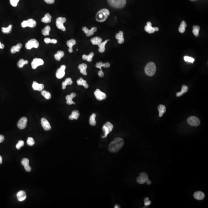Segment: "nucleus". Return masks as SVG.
I'll list each match as a JSON object with an SVG mask.
<instances>
[{"label": "nucleus", "instance_id": "obj_41", "mask_svg": "<svg viewBox=\"0 0 208 208\" xmlns=\"http://www.w3.org/2000/svg\"><path fill=\"white\" fill-rule=\"evenodd\" d=\"M42 95H43L46 99H49L51 98V94L50 92H49L46 91L45 90L41 91V92Z\"/></svg>", "mask_w": 208, "mask_h": 208}, {"label": "nucleus", "instance_id": "obj_61", "mask_svg": "<svg viewBox=\"0 0 208 208\" xmlns=\"http://www.w3.org/2000/svg\"><path fill=\"white\" fill-rule=\"evenodd\" d=\"M147 182L148 185H150L151 184V183H152V182H151L150 180H148L147 181Z\"/></svg>", "mask_w": 208, "mask_h": 208}, {"label": "nucleus", "instance_id": "obj_27", "mask_svg": "<svg viewBox=\"0 0 208 208\" xmlns=\"http://www.w3.org/2000/svg\"><path fill=\"white\" fill-rule=\"evenodd\" d=\"M102 39L99 37H96L92 38L91 39V42L93 45H97L101 43Z\"/></svg>", "mask_w": 208, "mask_h": 208}, {"label": "nucleus", "instance_id": "obj_19", "mask_svg": "<svg viewBox=\"0 0 208 208\" xmlns=\"http://www.w3.org/2000/svg\"><path fill=\"white\" fill-rule=\"evenodd\" d=\"M193 196L196 200H201L204 199L205 195L203 192L201 191H197L194 193Z\"/></svg>", "mask_w": 208, "mask_h": 208}, {"label": "nucleus", "instance_id": "obj_46", "mask_svg": "<svg viewBox=\"0 0 208 208\" xmlns=\"http://www.w3.org/2000/svg\"><path fill=\"white\" fill-rule=\"evenodd\" d=\"M24 141L22 140H20L19 141L18 144L16 145V148L18 150H19L21 149V147H23L24 145Z\"/></svg>", "mask_w": 208, "mask_h": 208}, {"label": "nucleus", "instance_id": "obj_26", "mask_svg": "<svg viewBox=\"0 0 208 208\" xmlns=\"http://www.w3.org/2000/svg\"><path fill=\"white\" fill-rule=\"evenodd\" d=\"M52 17L49 13L46 14L44 18L42 19L41 21L45 23H48L51 21Z\"/></svg>", "mask_w": 208, "mask_h": 208}, {"label": "nucleus", "instance_id": "obj_20", "mask_svg": "<svg viewBox=\"0 0 208 208\" xmlns=\"http://www.w3.org/2000/svg\"><path fill=\"white\" fill-rule=\"evenodd\" d=\"M76 43V40L75 39H70V40H69L67 42V45L69 47L68 51L69 53H72V51H73L72 46L75 45Z\"/></svg>", "mask_w": 208, "mask_h": 208}, {"label": "nucleus", "instance_id": "obj_30", "mask_svg": "<svg viewBox=\"0 0 208 208\" xmlns=\"http://www.w3.org/2000/svg\"><path fill=\"white\" fill-rule=\"evenodd\" d=\"M77 83L78 85H82L84 86L85 88H87L89 87L88 84L86 83V81L84 80L81 77L77 81Z\"/></svg>", "mask_w": 208, "mask_h": 208}, {"label": "nucleus", "instance_id": "obj_59", "mask_svg": "<svg viewBox=\"0 0 208 208\" xmlns=\"http://www.w3.org/2000/svg\"><path fill=\"white\" fill-rule=\"evenodd\" d=\"M106 67H110V64L108 63V62H107L106 63Z\"/></svg>", "mask_w": 208, "mask_h": 208}, {"label": "nucleus", "instance_id": "obj_28", "mask_svg": "<svg viewBox=\"0 0 208 208\" xmlns=\"http://www.w3.org/2000/svg\"><path fill=\"white\" fill-rule=\"evenodd\" d=\"M72 81L70 77L66 79L62 83V89H66V86L67 85H71L72 84Z\"/></svg>", "mask_w": 208, "mask_h": 208}, {"label": "nucleus", "instance_id": "obj_18", "mask_svg": "<svg viewBox=\"0 0 208 208\" xmlns=\"http://www.w3.org/2000/svg\"><path fill=\"white\" fill-rule=\"evenodd\" d=\"M17 197L19 201H24L26 198L27 196L26 192L24 191H20L17 194Z\"/></svg>", "mask_w": 208, "mask_h": 208}, {"label": "nucleus", "instance_id": "obj_45", "mask_svg": "<svg viewBox=\"0 0 208 208\" xmlns=\"http://www.w3.org/2000/svg\"><path fill=\"white\" fill-rule=\"evenodd\" d=\"M96 67L97 68L100 69V70H102L101 67H106V63H102V62H97L96 65Z\"/></svg>", "mask_w": 208, "mask_h": 208}, {"label": "nucleus", "instance_id": "obj_33", "mask_svg": "<svg viewBox=\"0 0 208 208\" xmlns=\"http://www.w3.org/2000/svg\"><path fill=\"white\" fill-rule=\"evenodd\" d=\"M186 26L187 25H186V23L184 21H183L181 23L179 29H178L179 32L181 33H184L185 31V28H186Z\"/></svg>", "mask_w": 208, "mask_h": 208}, {"label": "nucleus", "instance_id": "obj_32", "mask_svg": "<svg viewBox=\"0 0 208 208\" xmlns=\"http://www.w3.org/2000/svg\"><path fill=\"white\" fill-rule=\"evenodd\" d=\"M64 52L62 51H59L57 52L56 54L54 55V57L56 60L57 61H60L61 58L64 56Z\"/></svg>", "mask_w": 208, "mask_h": 208}, {"label": "nucleus", "instance_id": "obj_5", "mask_svg": "<svg viewBox=\"0 0 208 208\" xmlns=\"http://www.w3.org/2000/svg\"><path fill=\"white\" fill-rule=\"evenodd\" d=\"M113 128V126L111 123L107 122L102 127V130L104 132V134L102 135V137L105 138L107 136L108 134L111 132Z\"/></svg>", "mask_w": 208, "mask_h": 208}, {"label": "nucleus", "instance_id": "obj_10", "mask_svg": "<svg viewBox=\"0 0 208 208\" xmlns=\"http://www.w3.org/2000/svg\"><path fill=\"white\" fill-rule=\"evenodd\" d=\"M66 67L65 65H62L61 67L59 68L56 72V75L57 78L59 79H61L64 77L65 75V70Z\"/></svg>", "mask_w": 208, "mask_h": 208}, {"label": "nucleus", "instance_id": "obj_14", "mask_svg": "<svg viewBox=\"0 0 208 208\" xmlns=\"http://www.w3.org/2000/svg\"><path fill=\"white\" fill-rule=\"evenodd\" d=\"M28 120L25 117L22 118L19 121L18 123V127L20 129H24L27 125Z\"/></svg>", "mask_w": 208, "mask_h": 208}, {"label": "nucleus", "instance_id": "obj_29", "mask_svg": "<svg viewBox=\"0 0 208 208\" xmlns=\"http://www.w3.org/2000/svg\"><path fill=\"white\" fill-rule=\"evenodd\" d=\"M158 110L159 111V116L160 117H162L163 114L165 113L166 111V107L164 105H160L158 107Z\"/></svg>", "mask_w": 208, "mask_h": 208}, {"label": "nucleus", "instance_id": "obj_13", "mask_svg": "<svg viewBox=\"0 0 208 208\" xmlns=\"http://www.w3.org/2000/svg\"><path fill=\"white\" fill-rule=\"evenodd\" d=\"M44 62L43 60L40 58H35L33 59L32 63L31 66L33 69H36L38 66L43 65Z\"/></svg>", "mask_w": 208, "mask_h": 208}, {"label": "nucleus", "instance_id": "obj_1", "mask_svg": "<svg viewBox=\"0 0 208 208\" xmlns=\"http://www.w3.org/2000/svg\"><path fill=\"white\" fill-rule=\"evenodd\" d=\"M124 142L121 138H117L113 140L109 146V150L112 153L118 152L123 147Z\"/></svg>", "mask_w": 208, "mask_h": 208}, {"label": "nucleus", "instance_id": "obj_34", "mask_svg": "<svg viewBox=\"0 0 208 208\" xmlns=\"http://www.w3.org/2000/svg\"><path fill=\"white\" fill-rule=\"evenodd\" d=\"M96 115L95 113H93V114L90 116V118H89V124L91 126H95L96 125V122L95 120V118H96Z\"/></svg>", "mask_w": 208, "mask_h": 208}, {"label": "nucleus", "instance_id": "obj_43", "mask_svg": "<svg viewBox=\"0 0 208 208\" xmlns=\"http://www.w3.org/2000/svg\"><path fill=\"white\" fill-rule=\"evenodd\" d=\"M27 143L28 145L32 146L34 145L35 142L33 138L31 137H29L27 140Z\"/></svg>", "mask_w": 208, "mask_h": 208}, {"label": "nucleus", "instance_id": "obj_36", "mask_svg": "<svg viewBox=\"0 0 208 208\" xmlns=\"http://www.w3.org/2000/svg\"><path fill=\"white\" fill-rule=\"evenodd\" d=\"M51 30V28L49 26H47L42 31V33L43 35L45 36L49 35V32Z\"/></svg>", "mask_w": 208, "mask_h": 208}, {"label": "nucleus", "instance_id": "obj_25", "mask_svg": "<svg viewBox=\"0 0 208 208\" xmlns=\"http://www.w3.org/2000/svg\"><path fill=\"white\" fill-rule=\"evenodd\" d=\"M108 41V40H105V41L103 42H101V43H100V44H98V47L99 48L98 49V51H99L100 53H104L105 51V45H106V44L107 43Z\"/></svg>", "mask_w": 208, "mask_h": 208}, {"label": "nucleus", "instance_id": "obj_53", "mask_svg": "<svg viewBox=\"0 0 208 208\" xmlns=\"http://www.w3.org/2000/svg\"><path fill=\"white\" fill-rule=\"evenodd\" d=\"M98 74L100 77H103L104 75V72H102V70H100V71H98Z\"/></svg>", "mask_w": 208, "mask_h": 208}, {"label": "nucleus", "instance_id": "obj_8", "mask_svg": "<svg viewBox=\"0 0 208 208\" xmlns=\"http://www.w3.org/2000/svg\"><path fill=\"white\" fill-rule=\"evenodd\" d=\"M66 21V19L65 18L59 17L57 19L56 21V25L59 29H61L63 31H66V28L64 26L63 24Z\"/></svg>", "mask_w": 208, "mask_h": 208}, {"label": "nucleus", "instance_id": "obj_7", "mask_svg": "<svg viewBox=\"0 0 208 208\" xmlns=\"http://www.w3.org/2000/svg\"><path fill=\"white\" fill-rule=\"evenodd\" d=\"M21 26L22 28H25L29 27L31 28H33L36 25V22L35 20L32 19H28L27 21H24L21 23Z\"/></svg>", "mask_w": 208, "mask_h": 208}, {"label": "nucleus", "instance_id": "obj_55", "mask_svg": "<svg viewBox=\"0 0 208 208\" xmlns=\"http://www.w3.org/2000/svg\"><path fill=\"white\" fill-rule=\"evenodd\" d=\"M57 43H58V41L56 40V39H52L51 40V43L54 44H56Z\"/></svg>", "mask_w": 208, "mask_h": 208}, {"label": "nucleus", "instance_id": "obj_17", "mask_svg": "<svg viewBox=\"0 0 208 208\" xmlns=\"http://www.w3.org/2000/svg\"><path fill=\"white\" fill-rule=\"evenodd\" d=\"M32 87L34 90L35 91H42L44 88V85L42 84H38L36 82L34 81L33 82Z\"/></svg>", "mask_w": 208, "mask_h": 208}, {"label": "nucleus", "instance_id": "obj_31", "mask_svg": "<svg viewBox=\"0 0 208 208\" xmlns=\"http://www.w3.org/2000/svg\"><path fill=\"white\" fill-rule=\"evenodd\" d=\"M94 54L93 52L90 53L88 55H86L85 54L82 55V58L84 60H86L88 62H91L92 60V58Z\"/></svg>", "mask_w": 208, "mask_h": 208}, {"label": "nucleus", "instance_id": "obj_6", "mask_svg": "<svg viewBox=\"0 0 208 208\" xmlns=\"http://www.w3.org/2000/svg\"><path fill=\"white\" fill-rule=\"evenodd\" d=\"M39 46V43L38 42L37 40L34 39H31L25 45L26 48L28 50H30L33 48H38Z\"/></svg>", "mask_w": 208, "mask_h": 208}, {"label": "nucleus", "instance_id": "obj_58", "mask_svg": "<svg viewBox=\"0 0 208 208\" xmlns=\"http://www.w3.org/2000/svg\"><path fill=\"white\" fill-rule=\"evenodd\" d=\"M70 95H71V96L72 97H73V98L74 97H75L76 96V93H74V92H72Z\"/></svg>", "mask_w": 208, "mask_h": 208}, {"label": "nucleus", "instance_id": "obj_47", "mask_svg": "<svg viewBox=\"0 0 208 208\" xmlns=\"http://www.w3.org/2000/svg\"><path fill=\"white\" fill-rule=\"evenodd\" d=\"M19 0H10V4L13 7H16Z\"/></svg>", "mask_w": 208, "mask_h": 208}, {"label": "nucleus", "instance_id": "obj_49", "mask_svg": "<svg viewBox=\"0 0 208 208\" xmlns=\"http://www.w3.org/2000/svg\"><path fill=\"white\" fill-rule=\"evenodd\" d=\"M144 202H145V206H148L151 203L150 201L149 200L148 198H146L144 199Z\"/></svg>", "mask_w": 208, "mask_h": 208}, {"label": "nucleus", "instance_id": "obj_22", "mask_svg": "<svg viewBox=\"0 0 208 208\" xmlns=\"http://www.w3.org/2000/svg\"><path fill=\"white\" fill-rule=\"evenodd\" d=\"M87 68V65L84 63L79 65L78 68L80 70V72L84 75H87L86 72V69Z\"/></svg>", "mask_w": 208, "mask_h": 208}, {"label": "nucleus", "instance_id": "obj_3", "mask_svg": "<svg viewBox=\"0 0 208 208\" xmlns=\"http://www.w3.org/2000/svg\"><path fill=\"white\" fill-rule=\"evenodd\" d=\"M108 3L112 7L116 9H122L126 4V0H108Z\"/></svg>", "mask_w": 208, "mask_h": 208}, {"label": "nucleus", "instance_id": "obj_16", "mask_svg": "<svg viewBox=\"0 0 208 208\" xmlns=\"http://www.w3.org/2000/svg\"><path fill=\"white\" fill-rule=\"evenodd\" d=\"M21 164L24 166L25 170L28 172H30L31 170V168L29 165V160L28 158H24L22 160Z\"/></svg>", "mask_w": 208, "mask_h": 208}, {"label": "nucleus", "instance_id": "obj_40", "mask_svg": "<svg viewBox=\"0 0 208 208\" xmlns=\"http://www.w3.org/2000/svg\"><path fill=\"white\" fill-rule=\"evenodd\" d=\"M97 30V28L96 27H93L91 29V30L88 29L86 35L87 37H89L93 35L94 32H96Z\"/></svg>", "mask_w": 208, "mask_h": 208}, {"label": "nucleus", "instance_id": "obj_50", "mask_svg": "<svg viewBox=\"0 0 208 208\" xmlns=\"http://www.w3.org/2000/svg\"><path fill=\"white\" fill-rule=\"evenodd\" d=\"M140 176H142L143 177L145 178L146 179H148V175L146 173L142 172V173H140Z\"/></svg>", "mask_w": 208, "mask_h": 208}, {"label": "nucleus", "instance_id": "obj_51", "mask_svg": "<svg viewBox=\"0 0 208 208\" xmlns=\"http://www.w3.org/2000/svg\"><path fill=\"white\" fill-rule=\"evenodd\" d=\"M51 39L49 38H46L44 39V41L46 44H48L51 43Z\"/></svg>", "mask_w": 208, "mask_h": 208}, {"label": "nucleus", "instance_id": "obj_48", "mask_svg": "<svg viewBox=\"0 0 208 208\" xmlns=\"http://www.w3.org/2000/svg\"><path fill=\"white\" fill-rule=\"evenodd\" d=\"M188 87L186 86V85H184L181 87V92L183 94L184 93H186L188 91Z\"/></svg>", "mask_w": 208, "mask_h": 208}, {"label": "nucleus", "instance_id": "obj_63", "mask_svg": "<svg viewBox=\"0 0 208 208\" xmlns=\"http://www.w3.org/2000/svg\"><path fill=\"white\" fill-rule=\"evenodd\" d=\"M190 1H192V2H194V1H196L197 0H190Z\"/></svg>", "mask_w": 208, "mask_h": 208}, {"label": "nucleus", "instance_id": "obj_37", "mask_svg": "<svg viewBox=\"0 0 208 208\" xmlns=\"http://www.w3.org/2000/svg\"><path fill=\"white\" fill-rule=\"evenodd\" d=\"M28 61L27 60H24L23 59H21L17 64L18 67L19 68H22L24 66L25 64H28Z\"/></svg>", "mask_w": 208, "mask_h": 208}, {"label": "nucleus", "instance_id": "obj_62", "mask_svg": "<svg viewBox=\"0 0 208 208\" xmlns=\"http://www.w3.org/2000/svg\"><path fill=\"white\" fill-rule=\"evenodd\" d=\"M120 206L118 205H116L115 206V208H120Z\"/></svg>", "mask_w": 208, "mask_h": 208}, {"label": "nucleus", "instance_id": "obj_38", "mask_svg": "<svg viewBox=\"0 0 208 208\" xmlns=\"http://www.w3.org/2000/svg\"><path fill=\"white\" fill-rule=\"evenodd\" d=\"M149 179H147L143 177L142 176H140L137 178V182L139 184H143L147 182Z\"/></svg>", "mask_w": 208, "mask_h": 208}, {"label": "nucleus", "instance_id": "obj_56", "mask_svg": "<svg viewBox=\"0 0 208 208\" xmlns=\"http://www.w3.org/2000/svg\"><path fill=\"white\" fill-rule=\"evenodd\" d=\"M182 95V92H181V91L179 92H177V93L176 94V96L177 97L180 96H181Z\"/></svg>", "mask_w": 208, "mask_h": 208}, {"label": "nucleus", "instance_id": "obj_52", "mask_svg": "<svg viewBox=\"0 0 208 208\" xmlns=\"http://www.w3.org/2000/svg\"><path fill=\"white\" fill-rule=\"evenodd\" d=\"M44 1L48 4H53L54 2V0H44Z\"/></svg>", "mask_w": 208, "mask_h": 208}, {"label": "nucleus", "instance_id": "obj_42", "mask_svg": "<svg viewBox=\"0 0 208 208\" xmlns=\"http://www.w3.org/2000/svg\"><path fill=\"white\" fill-rule=\"evenodd\" d=\"M73 97H72L71 95H68L66 96V97L67 100L66 103L68 105H71L72 104H75V103L72 101V99Z\"/></svg>", "mask_w": 208, "mask_h": 208}, {"label": "nucleus", "instance_id": "obj_4", "mask_svg": "<svg viewBox=\"0 0 208 208\" xmlns=\"http://www.w3.org/2000/svg\"><path fill=\"white\" fill-rule=\"evenodd\" d=\"M145 72L147 75L152 76L155 73L156 66L153 62H150L146 65L145 68Z\"/></svg>", "mask_w": 208, "mask_h": 208}, {"label": "nucleus", "instance_id": "obj_9", "mask_svg": "<svg viewBox=\"0 0 208 208\" xmlns=\"http://www.w3.org/2000/svg\"><path fill=\"white\" fill-rule=\"evenodd\" d=\"M187 122L189 125L193 126H198L200 123V120L198 118L191 116L187 119Z\"/></svg>", "mask_w": 208, "mask_h": 208}, {"label": "nucleus", "instance_id": "obj_54", "mask_svg": "<svg viewBox=\"0 0 208 208\" xmlns=\"http://www.w3.org/2000/svg\"><path fill=\"white\" fill-rule=\"evenodd\" d=\"M4 140V137L2 135H0V143L3 142Z\"/></svg>", "mask_w": 208, "mask_h": 208}, {"label": "nucleus", "instance_id": "obj_23", "mask_svg": "<svg viewBox=\"0 0 208 208\" xmlns=\"http://www.w3.org/2000/svg\"><path fill=\"white\" fill-rule=\"evenodd\" d=\"M22 47V44L21 43L18 44L16 45V46H14L11 48V53L14 54L16 53V52H18L20 51V49H21Z\"/></svg>", "mask_w": 208, "mask_h": 208}, {"label": "nucleus", "instance_id": "obj_2", "mask_svg": "<svg viewBox=\"0 0 208 208\" xmlns=\"http://www.w3.org/2000/svg\"><path fill=\"white\" fill-rule=\"evenodd\" d=\"M110 14V13L108 9H103L98 11L96 14V20L100 23L104 22L107 19Z\"/></svg>", "mask_w": 208, "mask_h": 208}, {"label": "nucleus", "instance_id": "obj_44", "mask_svg": "<svg viewBox=\"0 0 208 208\" xmlns=\"http://www.w3.org/2000/svg\"><path fill=\"white\" fill-rule=\"evenodd\" d=\"M184 59L185 61L191 62V63H193V62L195 61V59L194 58L190 57L187 56L184 57Z\"/></svg>", "mask_w": 208, "mask_h": 208}, {"label": "nucleus", "instance_id": "obj_24", "mask_svg": "<svg viewBox=\"0 0 208 208\" xmlns=\"http://www.w3.org/2000/svg\"><path fill=\"white\" fill-rule=\"evenodd\" d=\"M79 116V112L77 110H74L72 112L71 115L69 117L70 120H73V119L77 120Z\"/></svg>", "mask_w": 208, "mask_h": 208}, {"label": "nucleus", "instance_id": "obj_21", "mask_svg": "<svg viewBox=\"0 0 208 208\" xmlns=\"http://www.w3.org/2000/svg\"><path fill=\"white\" fill-rule=\"evenodd\" d=\"M116 38L118 40V43L120 44L124 43V39L123 37V33L122 31H120L116 35Z\"/></svg>", "mask_w": 208, "mask_h": 208}, {"label": "nucleus", "instance_id": "obj_57", "mask_svg": "<svg viewBox=\"0 0 208 208\" xmlns=\"http://www.w3.org/2000/svg\"><path fill=\"white\" fill-rule=\"evenodd\" d=\"M4 48V45L3 44L1 43V42H0V49H3Z\"/></svg>", "mask_w": 208, "mask_h": 208}, {"label": "nucleus", "instance_id": "obj_39", "mask_svg": "<svg viewBox=\"0 0 208 208\" xmlns=\"http://www.w3.org/2000/svg\"><path fill=\"white\" fill-rule=\"evenodd\" d=\"M13 26L11 24L9 25L8 27L7 28H2V32L4 34L9 33L10 32H11Z\"/></svg>", "mask_w": 208, "mask_h": 208}, {"label": "nucleus", "instance_id": "obj_15", "mask_svg": "<svg viewBox=\"0 0 208 208\" xmlns=\"http://www.w3.org/2000/svg\"><path fill=\"white\" fill-rule=\"evenodd\" d=\"M41 124L44 129L46 131H48L51 130V128L50 123L46 118H42L41 120Z\"/></svg>", "mask_w": 208, "mask_h": 208}, {"label": "nucleus", "instance_id": "obj_11", "mask_svg": "<svg viewBox=\"0 0 208 208\" xmlns=\"http://www.w3.org/2000/svg\"><path fill=\"white\" fill-rule=\"evenodd\" d=\"M94 94L97 99L99 101H102L103 99H105L107 97L106 94L101 91L98 89L94 91Z\"/></svg>", "mask_w": 208, "mask_h": 208}, {"label": "nucleus", "instance_id": "obj_35", "mask_svg": "<svg viewBox=\"0 0 208 208\" xmlns=\"http://www.w3.org/2000/svg\"><path fill=\"white\" fill-rule=\"evenodd\" d=\"M192 32L196 37L199 36V32L200 30V28L198 26H194L193 27Z\"/></svg>", "mask_w": 208, "mask_h": 208}, {"label": "nucleus", "instance_id": "obj_60", "mask_svg": "<svg viewBox=\"0 0 208 208\" xmlns=\"http://www.w3.org/2000/svg\"><path fill=\"white\" fill-rule=\"evenodd\" d=\"M3 162V158L0 155V164H1Z\"/></svg>", "mask_w": 208, "mask_h": 208}, {"label": "nucleus", "instance_id": "obj_12", "mask_svg": "<svg viewBox=\"0 0 208 208\" xmlns=\"http://www.w3.org/2000/svg\"><path fill=\"white\" fill-rule=\"evenodd\" d=\"M145 30L146 32L149 34L154 33L155 31H158L159 29L158 28L155 27L153 28L152 27V23L150 22H148L147 23V25L145 27Z\"/></svg>", "mask_w": 208, "mask_h": 208}]
</instances>
